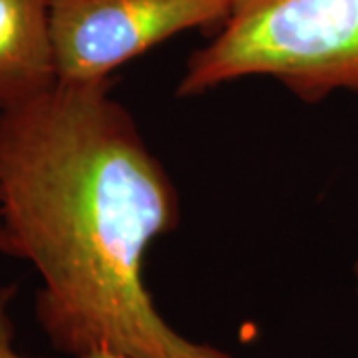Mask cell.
<instances>
[{"label": "cell", "instance_id": "5", "mask_svg": "<svg viewBox=\"0 0 358 358\" xmlns=\"http://www.w3.org/2000/svg\"><path fill=\"white\" fill-rule=\"evenodd\" d=\"M16 293V285H8L0 289V358H30L24 357L22 352L16 350L14 346V327L13 320L8 317V305ZM88 358H124L110 357V355H98V357Z\"/></svg>", "mask_w": 358, "mask_h": 358}, {"label": "cell", "instance_id": "6", "mask_svg": "<svg viewBox=\"0 0 358 358\" xmlns=\"http://www.w3.org/2000/svg\"><path fill=\"white\" fill-rule=\"evenodd\" d=\"M352 273H355V289H357V294H358V261L355 263V267H352Z\"/></svg>", "mask_w": 358, "mask_h": 358}, {"label": "cell", "instance_id": "3", "mask_svg": "<svg viewBox=\"0 0 358 358\" xmlns=\"http://www.w3.org/2000/svg\"><path fill=\"white\" fill-rule=\"evenodd\" d=\"M233 0H52L58 84H100L187 30L217 32Z\"/></svg>", "mask_w": 358, "mask_h": 358}, {"label": "cell", "instance_id": "1", "mask_svg": "<svg viewBox=\"0 0 358 358\" xmlns=\"http://www.w3.org/2000/svg\"><path fill=\"white\" fill-rule=\"evenodd\" d=\"M114 80L56 84L0 112V251L42 279L34 313L70 358H231L176 331L145 285L181 199Z\"/></svg>", "mask_w": 358, "mask_h": 358}, {"label": "cell", "instance_id": "4", "mask_svg": "<svg viewBox=\"0 0 358 358\" xmlns=\"http://www.w3.org/2000/svg\"><path fill=\"white\" fill-rule=\"evenodd\" d=\"M50 14L52 0H0V112L58 84Z\"/></svg>", "mask_w": 358, "mask_h": 358}, {"label": "cell", "instance_id": "2", "mask_svg": "<svg viewBox=\"0 0 358 358\" xmlns=\"http://www.w3.org/2000/svg\"><path fill=\"white\" fill-rule=\"evenodd\" d=\"M251 76L277 80L305 103L358 92V0H233L176 94L195 98Z\"/></svg>", "mask_w": 358, "mask_h": 358}]
</instances>
